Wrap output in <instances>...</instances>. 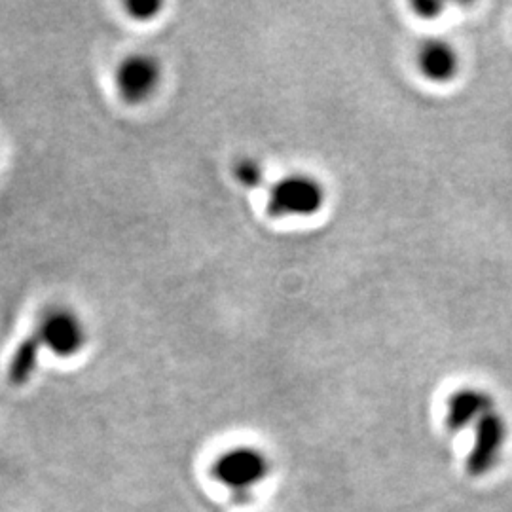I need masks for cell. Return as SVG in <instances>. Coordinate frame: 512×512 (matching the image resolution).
<instances>
[{"mask_svg": "<svg viewBox=\"0 0 512 512\" xmlns=\"http://www.w3.org/2000/svg\"><path fill=\"white\" fill-rule=\"evenodd\" d=\"M414 61L421 78L437 86L454 82L461 71L458 48L446 38H425L416 48Z\"/></svg>", "mask_w": 512, "mask_h": 512, "instance_id": "6", "label": "cell"}, {"mask_svg": "<svg viewBox=\"0 0 512 512\" xmlns=\"http://www.w3.org/2000/svg\"><path fill=\"white\" fill-rule=\"evenodd\" d=\"M329 202L325 183L308 171H291L268 186L266 211L272 219H311Z\"/></svg>", "mask_w": 512, "mask_h": 512, "instance_id": "2", "label": "cell"}, {"mask_svg": "<svg viewBox=\"0 0 512 512\" xmlns=\"http://www.w3.org/2000/svg\"><path fill=\"white\" fill-rule=\"evenodd\" d=\"M494 410V397L488 391L465 385L448 397L444 423L448 431L459 433L463 429H473L478 421Z\"/></svg>", "mask_w": 512, "mask_h": 512, "instance_id": "7", "label": "cell"}, {"mask_svg": "<svg viewBox=\"0 0 512 512\" xmlns=\"http://www.w3.org/2000/svg\"><path fill=\"white\" fill-rule=\"evenodd\" d=\"M272 471V458L255 444H234L217 454L209 467L213 480L234 499H249L272 476Z\"/></svg>", "mask_w": 512, "mask_h": 512, "instance_id": "1", "label": "cell"}, {"mask_svg": "<svg viewBox=\"0 0 512 512\" xmlns=\"http://www.w3.org/2000/svg\"><path fill=\"white\" fill-rule=\"evenodd\" d=\"M42 344L37 334L31 332L21 344H19L8 368V380L12 385H25L31 376L35 374L38 366V357L42 351Z\"/></svg>", "mask_w": 512, "mask_h": 512, "instance_id": "8", "label": "cell"}, {"mask_svg": "<svg viewBox=\"0 0 512 512\" xmlns=\"http://www.w3.org/2000/svg\"><path fill=\"white\" fill-rule=\"evenodd\" d=\"M234 181L245 190H258L266 183V167L255 156H241L232 165Z\"/></svg>", "mask_w": 512, "mask_h": 512, "instance_id": "9", "label": "cell"}, {"mask_svg": "<svg viewBox=\"0 0 512 512\" xmlns=\"http://www.w3.org/2000/svg\"><path fill=\"white\" fill-rule=\"evenodd\" d=\"M124 8H126L128 18L133 19V21L150 23V21L162 16L165 2H162V0H128V2H124Z\"/></svg>", "mask_w": 512, "mask_h": 512, "instance_id": "10", "label": "cell"}, {"mask_svg": "<svg viewBox=\"0 0 512 512\" xmlns=\"http://www.w3.org/2000/svg\"><path fill=\"white\" fill-rule=\"evenodd\" d=\"M33 332L37 334L42 348L61 359L76 357L88 346V327L71 308L57 306L46 311Z\"/></svg>", "mask_w": 512, "mask_h": 512, "instance_id": "4", "label": "cell"}, {"mask_svg": "<svg viewBox=\"0 0 512 512\" xmlns=\"http://www.w3.org/2000/svg\"><path fill=\"white\" fill-rule=\"evenodd\" d=\"M164 82V65L150 52H133L126 55L116 71L114 84L116 92L128 105L148 103L156 93L160 92Z\"/></svg>", "mask_w": 512, "mask_h": 512, "instance_id": "3", "label": "cell"}, {"mask_svg": "<svg viewBox=\"0 0 512 512\" xmlns=\"http://www.w3.org/2000/svg\"><path fill=\"white\" fill-rule=\"evenodd\" d=\"M442 10H444V4H440V2H414L412 4L414 16L420 19H427V21L439 18Z\"/></svg>", "mask_w": 512, "mask_h": 512, "instance_id": "11", "label": "cell"}, {"mask_svg": "<svg viewBox=\"0 0 512 512\" xmlns=\"http://www.w3.org/2000/svg\"><path fill=\"white\" fill-rule=\"evenodd\" d=\"M509 439V425L505 418L494 410L473 427V444L465 459V469L473 478L492 475L503 458Z\"/></svg>", "mask_w": 512, "mask_h": 512, "instance_id": "5", "label": "cell"}]
</instances>
